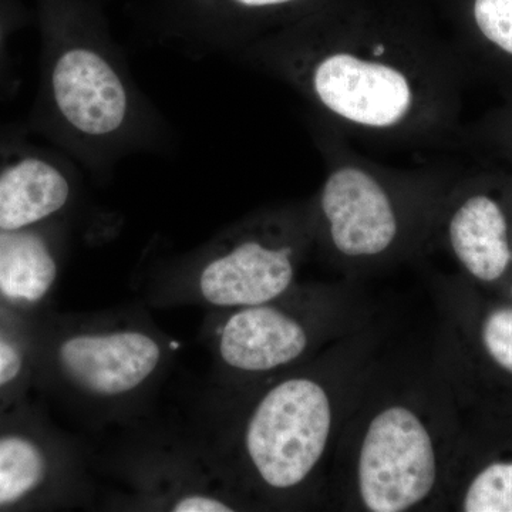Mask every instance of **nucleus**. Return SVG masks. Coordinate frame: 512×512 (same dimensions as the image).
Segmentation results:
<instances>
[{"label": "nucleus", "mask_w": 512, "mask_h": 512, "mask_svg": "<svg viewBox=\"0 0 512 512\" xmlns=\"http://www.w3.org/2000/svg\"><path fill=\"white\" fill-rule=\"evenodd\" d=\"M458 510L512 512V417H484L468 440Z\"/></svg>", "instance_id": "obj_12"}, {"label": "nucleus", "mask_w": 512, "mask_h": 512, "mask_svg": "<svg viewBox=\"0 0 512 512\" xmlns=\"http://www.w3.org/2000/svg\"><path fill=\"white\" fill-rule=\"evenodd\" d=\"M454 47L466 66L480 67L512 93V0H464Z\"/></svg>", "instance_id": "obj_13"}, {"label": "nucleus", "mask_w": 512, "mask_h": 512, "mask_svg": "<svg viewBox=\"0 0 512 512\" xmlns=\"http://www.w3.org/2000/svg\"><path fill=\"white\" fill-rule=\"evenodd\" d=\"M235 8L244 13H272L275 10L289 8V6H298L309 0H231Z\"/></svg>", "instance_id": "obj_19"}, {"label": "nucleus", "mask_w": 512, "mask_h": 512, "mask_svg": "<svg viewBox=\"0 0 512 512\" xmlns=\"http://www.w3.org/2000/svg\"><path fill=\"white\" fill-rule=\"evenodd\" d=\"M332 416L328 392L309 377L269 390L245 431L249 460L264 483L288 490L311 476L328 447Z\"/></svg>", "instance_id": "obj_3"}, {"label": "nucleus", "mask_w": 512, "mask_h": 512, "mask_svg": "<svg viewBox=\"0 0 512 512\" xmlns=\"http://www.w3.org/2000/svg\"><path fill=\"white\" fill-rule=\"evenodd\" d=\"M497 296L498 298L504 299V301L512 303V271L503 288H501L500 292L497 293Z\"/></svg>", "instance_id": "obj_20"}, {"label": "nucleus", "mask_w": 512, "mask_h": 512, "mask_svg": "<svg viewBox=\"0 0 512 512\" xmlns=\"http://www.w3.org/2000/svg\"><path fill=\"white\" fill-rule=\"evenodd\" d=\"M308 345V332L292 316L272 306H247L225 322L220 355L232 369L268 372L295 362Z\"/></svg>", "instance_id": "obj_10"}, {"label": "nucleus", "mask_w": 512, "mask_h": 512, "mask_svg": "<svg viewBox=\"0 0 512 512\" xmlns=\"http://www.w3.org/2000/svg\"><path fill=\"white\" fill-rule=\"evenodd\" d=\"M439 478V458L426 424L406 406L370 420L357 460V488L367 511L403 512L423 503Z\"/></svg>", "instance_id": "obj_6"}, {"label": "nucleus", "mask_w": 512, "mask_h": 512, "mask_svg": "<svg viewBox=\"0 0 512 512\" xmlns=\"http://www.w3.org/2000/svg\"><path fill=\"white\" fill-rule=\"evenodd\" d=\"M346 138L440 146L463 137L466 64L456 47L410 20L325 6L245 47Z\"/></svg>", "instance_id": "obj_1"}, {"label": "nucleus", "mask_w": 512, "mask_h": 512, "mask_svg": "<svg viewBox=\"0 0 512 512\" xmlns=\"http://www.w3.org/2000/svg\"><path fill=\"white\" fill-rule=\"evenodd\" d=\"M312 238L309 208L247 229L204 266L202 296L222 308L275 301L291 288L299 256Z\"/></svg>", "instance_id": "obj_5"}, {"label": "nucleus", "mask_w": 512, "mask_h": 512, "mask_svg": "<svg viewBox=\"0 0 512 512\" xmlns=\"http://www.w3.org/2000/svg\"><path fill=\"white\" fill-rule=\"evenodd\" d=\"M434 225L468 281L497 295L512 271L511 171L457 174Z\"/></svg>", "instance_id": "obj_4"}, {"label": "nucleus", "mask_w": 512, "mask_h": 512, "mask_svg": "<svg viewBox=\"0 0 512 512\" xmlns=\"http://www.w3.org/2000/svg\"><path fill=\"white\" fill-rule=\"evenodd\" d=\"M22 370V357L12 343L0 336V386L18 377Z\"/></svg>", "instance_id": "obj_17"}, {"label": "nucleus", "mask_w": 512, "mask_h": 512, "mask_svg": "<svg viewBox=\"0 0 512 512\" xmlns=\"http://www.w3.org/2000/svg\"><path fill=\"white\" fill-rule=\"evenodd\" d=\"M175 512H229L234 511L228 504L207 495H188L174 504Z\"/></svg>", "instance_id": "obj_18"}, {"label": "nucleus", "mask_w": 512, "mask_h": 512, "mask_svg": "<svg viewBox=\"0 0 512 512\" xmlns=\"http://www.w3.org/2000/svg\"><path fill=\"white\" fill-rule=\"evenodd\" d=\"M6 37H8V25L5 20L0 18V53H2L3 45H5Z\"/></svg>", "instance_id": "obj_21"}, {"label": "nucleus", "mask_w": 512, "mask_h": 512, "mask_svg": "<svg viewBox=\"0 0 512 512\" xmlns=\"http://www.w3.org/2000/svg\"><path fill=\"white\" fill-rule=\"evenodd\" d=\"M69 197V180L49 158L0 146V231L32 227L62 210Z\"/></svg>", "instance_id": "obj_11"}, {"label": "nucleus", "mask_w": 512, "mask_h": 512, "mask_svg": "<svg viewBox=\"0 0 512 512\" xmlns=\"http://www.w3.org/2000/svg\"><path fill=\"white\" fill-rule=\"evenodd\" d=\"M325 178L313 200V238L348 264H373L412 248L433 231L457 174L396 170L356 153L348 138L313 120Z\"/></svg>", "instance_id": "obj_2"}, {"label": "nucleus", "mask_w": 512, "mask_h": 512, "mask_svg": "<svg viewBox=\"0 0 512 512\" xmlns=\"http://www.w3.org/2000/svg\"><path fill=\"white\" fill-rule=\"evenodd\" d=\"M160 359L156 340L134 330L74 336L60 348V362L70 379L99 396L137 389L153 375Z\"/></svg>", "instance_id": "obj_9"}, {"label": "nucleus", "mask_w": 512, "mask_h": 512, "mask_svg": "<svg viewBox=\"0 0 512 512\" xmlns=\"http://www.w3.org/2000/svg\"><path fill=\"white\" fill-rule=\"evenodd\" d=\"M56 275L55 258L42 238L25 229L0 231V292L6 298L40 301Z\"/></svg>", "instance_id": "obj_14"}, {"label": "nucleus", "mask_w": 512, "mask_h": 512, "mask_svg": "<svg viewBox=\"0 0 512 512\" xmlns=\"http://www.w3.org/2000/svg\"><path fill=\"white\" fill-rule=\"evenodd\" d=\"M45 99L56 119L89 138L113 136L130 113L124 80L90 46H47Z\"/></svg>", "instance_id": "obj_7"}, {"label": "nucleus", "mask_w": 512, "mask_h": 512, "mask_svg": "<svg viewBox=\"0 0 512 512\" xmlns=\"http://www.w3.org/2000/svg\"><path fill=\"white\" fill-rule=\"evenodd\" d=\"M470 138L493 151L503 161L504 168L512 173V93L503 106L471 131Z\"/></svg>", "instance_id": "obj_16"}, {"label": "nucleus", "mask_w": 512, "mask_h": 512, "mask_svg": "<svg viewBox=\"0 0 512 512\" xmlns=\"http://www.w3.org/2000/svg\"><path fill=\"white\" fill-rule=\"evenodd\" d=\"M45 474L46 460L35 444L20 437L0 440V505L35 490Z\"/></svg>", "instance_id": "obj_15"}, {"label": "nucleus", "mask_w": 512, "mask_h": 512, "mask_svg": "<svg viewBox=\"0 0 512 512\" xmlns=\"http://www.w3.org/2000/svg\"><path fill=\"white\" fill-rule=\"evenodd\" d=\"M463 355L481 416L512 417V303L470 292L463 299Z\"/></svg>", "instance_id": "obj_8"}]
</instances>
